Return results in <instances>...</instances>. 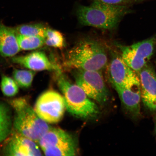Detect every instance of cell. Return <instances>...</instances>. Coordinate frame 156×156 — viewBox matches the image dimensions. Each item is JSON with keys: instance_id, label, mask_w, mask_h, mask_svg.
I'll list each match as a JSON object with an SVG mask.
<instances>
[{"instance_id": "obj_4", "label": "cell", "mask_w": 156, "mask_h": 156, "mask_svg": "<svg viewBox=\"0 0 156 156\" xmlns=\"http://www.w3.org/2000/svg\"><path fill=\"white\" fill-rule=\"evenodd\" d=\"M58 86L63 94L66 110L72 115L83 119L96 118L98 107L79 86L70 82L61 71L56 73Z\"/></svg>"}, {"instance_id": "obj_12", "label": "cell", "mask_w": 156, "mask_h": 156, "mask_svg": "<svg viewBox=\"0 0 156 156\" xmlns=\"http://www.w3.org/2000/svg\"><path fill=\"white\" fill-rule=\"evenodd\" d=\"M13 63L34 71H61L59 66L52 62L45 53L42 51H35L24 56H14L12 58Z\"/></svg>"}, {"instance_id": "obj_17", "label": "cell", "mask_w": 156, "mask_h": 156, "mask_svg": "<svg viewBox=\"0 0 156 156\" xmlns=\"http://www.w3.org/2000/svg\"><path fill=\"white\" fill-rule=\"evenodd\" d=\"M17 39L21 49L24 50H36L45 44V38L41 37L17 34Z\"/></svg>"}, {"instance_id": "obj_11", "label": "cell", "mask_w": 156, "mask_h": 156, "mask_svg": "<svg viewBox=\"0 0 156 156\" xmlns=\"http://www.w3.org/2000/svg\"><path fill=\"white\" fill-rule=\"evenodd\" d=\"M141 87V99L145 107L156 111V74L152 66L147 64L137 73Z\"/></svg>"}, {"instance_id": "obj_3", "label": "cell", "mask_w": 156, "mask_h": 156, "mask_svg": "<svg viewBox=\"0 0 156 156\" xmlns=\"http://www.w3.org/2000/svg\"><path fill=\"white\" fill-rule=\"evenodd\" d=\"M9 103L14 110L15 131L37 143L51 127L38 116L26 98H18Z\"/></svg>"}, {"instance_id": "obj_10", "label": "cell", "mask_w": 156, "mask_h": 156, "mask_svg": "<svg viewBox=\"0 0 156 156\" xmlns=\"http://www.w3.org/2000/svg\"><path fill=\"white\" fill-rule=\"evenodd\" d=\"M11 133L4 141L2 149V153L3 155H42L40 146L37 142L15 131Z\"/></svg>"}, {"instance_id": "obj_18", "label": "cell", "mask_w": 156, "mask_h": 156, "mask_svg": "<svg viewBox=\"0 0 156 156\" xmlns=\"http://www.w3.org/2000/svg\"><path fill=\"white\" fill-rule=\"evenodd\" d=\"M35 73V71L31 70L15 69L13 77L19 86L27 88L32 85Z\"/></svg>"}, {"instance_id": "obj_15", "label": "cell", "mask_w": 156, "mask_h": 156, "mask_svg": "<svg viewBox=\"0 0 156 156\" xmlns=\"http://www.w3.org/2000/svg\"><path fill=\"white\" fill-rule=\"evenodd\" d=\"M12 126L10 109L7 105L0 102V144L11 134Z\"/></svg>"}, {"instance_id": "obj_8", "label": "cell", "mask_w": 156, "mask_h": 156, "mask_svg": "<svg viewBox=\"0 0 156 156\" xmlns=\"http://www.w3.org/2000/svg\"><path fill=\"white\" fill-rule=\"evenodd\" d=\"M156 37L146 39L130 46L118 45L122 59L128 66L138 73L148 64L153 56Z\"/></svg>"}, {"instance_id": "obj_6", "label": "cell", "mask_w": 156, "mask_h": 156, "mask_svg": "<svg viewBox=\"0 0 156 156\" xmlns=\"http://www.w3.org/2000/svg\"><path fill=\"white\" fill-rule=\"evenodd\" d=\"M74 76L76 84L90 98L101 105L106 104L109 93L101 71L75 69Z\"/></svg>"}, {"instance_id": "obj_21", "label": "cell", "mask_w": 156, "mask_h": 156, "mask_svg": "<svg viewBox=\"0 0 156 156\" xmlns=\"http://www.w3.org/2000/svg\"><path fill=\"white\" fill-rule=\"evenodd\" d=\"M102 2L114 5H121L126 0H97Z\"/></svg>"}, {"instance_id": "obj_5", "label": "cell", "mask_w": 156, "mask_h": 156, "mask_svg": "<svg viewBox=\"0 0 156 156\" xmlns=\"http://www.w3.org/2000/svg\"><path fill=\"white\" fill-rule=\"evenodd\" d=\"M37 143L46 156H75L77 153L75 140L60 128L51 127Z\"/></svg>"}, {"instance_id": "obj_16", "label": "cell", "mask_w": 156, "mask_h": 156, "mask_svg": "<svg viewBox=\"0 0 156 156\" xmlns=\"http://www.w3.org/2000/svg\"><path fill=\"white\" fill-rule=\"evenodd\" d=\"M48 27L41 23L23 24L15 28L17 34L45 38Z\"/></svg>"}, {"instance_id": "obj_13", "label": "cell", "mask_w": 156, "mask_h": 156, "mask_svg": "<svg viewBox=\"0 0 156 156\" xmlns=\"http://www.w3.org/2000/svg\"><path fill=\"white\" fill-rule=\"evenodd\" d=\"M115 89L126 112L134 118L139 116L142 101L140 82L129 87Z\"/></svg>"}, {"instance_id": "obj_14", "label": "cell", "mask_w": 156, "mask_h": 156, "mask_svg": "<svg viewBox=\"0 0 156 156\" xmlns=\"http://www.w3.org/2000/svg\"><path fill=\"white\" fill-rule=\"evenodd\" d=\"M17 34L15 28L0 24V55L13 57L20 51Z\"/></svg>"}, {"instance_id": "obj_9", "label": "cell", "mask_w": 156, "mask_h": 156, "mask_svg": "<svg viewBox=\"0 0 156 156\" xmlns=\"http://www.w3.org/2000/svg\"><path fill=\"white\" fill-rule=\"evenodd\" d=\"M107 73L115 89L129 87L140 82L137 73L127 65L121 56L117 54L113 55L108 64Z\"/></svg>"}, {"instance_id": "obj_2", "label": "cell", "mask_w": 156, "mask_h": 156, "mask_svg": "<svg viewBox=\"0 0 156 156\" xmlns=\"http://www.w3.org/2000/svg\"><path fill=\"white\" fill-rule=\"evenodd\" d=\"M128 12L124 5L109 4L95 0L90 5L80 6L77 14L82 25L110 30L118 26Z\"/></svg>"}, {"instance_id": "obj_19", "label": "cell", "mask_w": 156, "mask_h": 156, "mask_svg": "<svg viewBox=\"0 0 156 156\" xmlns=\"http://www.w3.org/2000/svg\"><path fill=\"white\" fill-rule=\"evenodd\" d=\"M45 44L55 48H62L65 46L63 35L58 31L48 28L45 38Z\"/></svg>"}, {"instance_id": "obj_22", "label": "cell", "mask_w": 156, "mask_h": 156, "mask_svg": "<svg viewBox=\"0 0 156 156\" xmlns=\"http://www.w3.org/2000/svg\"><path fill=\"white\" fill-rule=\"evenodd\" d=\"M155 131L156 132V117L155 118Z\"/></svg>"}, {"instance_id": "obj_1", "label": "cell", "mask_w": 156, "mask_h": 156, "mask_svg": "<svg viewBox=\"0 0 156 156\" xmlns=\"http://www.w3.org/2000/svg\"><path fill=\"white\" fill-rule=\"evenodd\" d=\"M107 62L106 50L102 44L94 40H84L68 52L64 65L74 69L101 71Z\"/></svg>"}, {"instance_id": "obj_20", "label": "cell", "mask_w": 156, "mask_h": 156, "mask_svg": "<svg viewBox=\"0 0 156 156\" xmlns=\"http://www.w3.org/2000/svg\"><path fill=\"white\" fill-rule=\"evenodd\" d=\"M1 87L4 95L7 97H13L18 93L19 86L14 80L6 76L2 78Z\"/></svg>"}, {"instance_id": "obj_7", "label": "cell", "mask_w": 156, "mask_h": 156, "mask_svg": "<svg viewBox=\"0 0 156 156\" xmlns=\"http://www.w3.org/2000/svg\"><path fill=\"white\" fill-rule=\"evenodd\" d=\"M66 109L63 95L52 90L41 94L37 99L34 108L41 119L51 124L60 122Z\"/></svg>"}]
</instances>
